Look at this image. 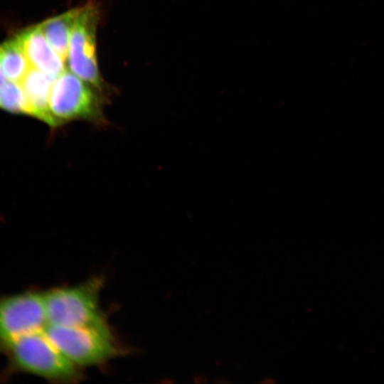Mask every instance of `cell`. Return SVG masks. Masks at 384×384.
<instances>
[{"instance_id":"cell-7","label":"cell","mask_w":384,"mask_h":384,"mask_svg":"<svg viewBox=\"0 0 384 384\" xmlns=\"http://www.w3.org/2000/svg\"><path fill=\"white\" fill-rule=\"evenodd\" d=\"M16 38L31 67L53 80L65 70V61L48 42L40 25L21 32Z\"/></svg>"},{"instance_id":"cell-6","label":"cell","mask_w":384,"mask_h":384,"mask_svg":"<svg viewBox=\"0 0 384 384\" xmlns=\"http://www.w3.org/2000/svg\"><path fill=\"white\" fill-rule=\"evenodd\" d=\"M47 325L43 294L24 293L0 300V340L6 346Z\"/></svg>"},{"instance_id":"cell-13","label":"cell","mask_w":384,"mask_h":384,"mask_svg":"<svg viewBox=\"0 0 384 384\" xmlns=\"http://www.w3.org/2000/svg\"><path fill=\"white\" fill-rule=\"evenodd\" d=\"M9 80L5 76L1 65H0V89L3 87V85Z\"/></svg>"},{"instance_id":"cell-11","label":"cell","mask_w":384,"mask_h":384,"mask_svg":"<svg viewBox=\"0 0 384 384\" xmlns=\"http://www.w3.org/2000/svg\"><path fill=\"white\" fill-rule=\"evenodd\" d=\"M0 108L12 113L31 115L29 103L20 82L7 80L0 89Z\"/></svg>"},{"instance_id":"cell-3","label":"cell","mask_w":384,"mask_h":384,"mask_svg":"<svg viewBox=\"0 0 384 384\" xmlns=\"http://www.w3.org/2000/svg\"><path fill=\"white\" fill-rule=\"evenodd\" d=\"M44 329L7 346L16 363L21 368L46 378L65 382L76 380L80 375L78 366L57 348Z\"/></svg>"},{"instance_id":"cell-1","label":"cell","mask_w":384,"mask_h":384,"mask_svg":"<svg viewBox=\"0 0 384 384\" xmlns=\"http://www.w3.org/2000/svg\"><path fill=\"white\" fill-rule=\"evenodd\" d=\"M101 283L100 279L92 278L43 294L48 324L108 329L99 309Z\"/></svg>"},{"instance_id":"cell-14","label":"cell","mask_w":384,"mask_h":384,"mask_svg":"<svg viewBox=\"0 0 384 384\" xmlns=\"http://www.w3.org/2000/svg\"><path fill=\"white\" fill-rule=\"evenodd\" d=\"M195 382L196 383H206L208 382V378L204 375H197L195 378Z\"/></svg>"},{"instance_id":"cell-15","label":"cell","mask_w":384,"mask_h":384,"mask_svg":"<svg viewBox=\"0 0 384 384\" xmlns=\"http://www.w3.org/2000/svg\"><path fill=\"white\" fill-rule=\"evenodd\" d=\"M217 384H223V383H229L230 381L227 380L226 379L223 378H218L214 381Z\"/></svg>"},{"instance_id":"cell-2","label":"cell","mask_w":384,"mask_h":384,"mask_svg":"<svg viewBox=\"0 0 384 384\" xmlns=\"http://www.w3.org/2000/svg\"><path fill=\"white\" fill-rule=\"evenodd\" d=\"M91 87L73 72L65 70L54 80L49 98L53 127L74 120L105 123L100 97Z\"/></svg>"},{"instance_id":"cell-9","label":"cell","mask_w":384,"mask_h":384,"mask_svg":"<svg viewBox=\"0 0 384 384\" xmlns=\"http://www.w3.org/2000/svg\"><path fill=\"white\" fill-rule=\"evenodd\" d=\"M78 8L50 18L40 24L48 42L64 61L67 60L72 28Z\"/></svg>"},{"instance_id":"cell-10","label":"cell","mask_w":384,"mask_h":384,"mask_svg":"<svg viewBox=\"0 0 384 384\" xmlns=\"http://www.w3.org/2000/svg\"><path fill=\"white\" fill-rule=\"evenodd\" d=\"M0 65L9 80L20 82L31 65L16 38L0 44Z\"/></svg>"},{"instance_id":"cell-5","label":"cell","mask_w":384,"mask_h":384,"mask_svg":"<svg viewBox=\"0 0 384 384\" xmlns=\"http://www.w3.org/2000/svg\"><path fill=\"white\" fill-rule=\"evenodd\" d=\"M98 12L92 4L78 8L67 58L71 72L97 90H102L96 55Z\"/></svg>"},{"instance_id":"cell-4","label":"cell","mask_w":384,"mask_h":384,"mask_svg":"<svg viewBox=\"0 0 384 384\" xmlns=\"http://www.w3.org/2000/svg\"><path fill=\"white\" fill-rule=\"evenodd\" d=\"M44 330L57 348L77 366L100 363L117 353L109 329L48 324Z\"/></svg>"},{"instance_id":"cell-12","label":"cell","mask_w":384,"mask_h":384,"mask_svg":"<svg viewBox=\"0 0 384 384\" xmlns=\"http://www.w3.org/2000/svg\"><path fill=\"white\" fill-rule=\"evenodd\" d=\"M260 383L262 384H274L277 383V380L274 378L268 376L263 378Z\"/></svg>"},{"instance_id":"cell-8","label":"cell","mask_w":384,"mask_h":384,"mask_svg":"<svg viewBox=\"0 0 384 384\" xmlns=\"http://www.w3.org/2000/svg\"><path fill=\"white\" fill-rule=\"evenodd\" d=\"M54 80L31 67L20 82L29 103L31 115L52 127L49 98Z\"/></svg>"}]
</instances>
